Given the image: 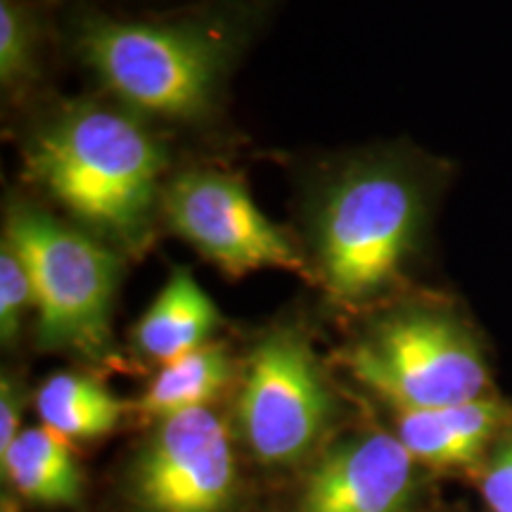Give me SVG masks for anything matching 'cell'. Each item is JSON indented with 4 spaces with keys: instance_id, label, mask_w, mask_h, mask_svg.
I'll use <instances>...</instances> for the list:
<instances>
[{
    "instance_id": "cell-11",
    "label": "cell",
    "mask_w": 512,
    "mask_h": 512,
    "mask_svg": "<svg viewBox=\"0 0 512 512\" xmlns=\"http://www.w3.org/2000/svg\"><path fill=\"white\" fill-rule=\"evenodd\" d=\"M219 325V311L190 271L176 268L150 309L138 320L133 339L152 361L171 363L207 344Z\"/></svg>"
},
{
    "instance_id": "cell-6",
    "label": "cell",
    "mask_w": 512,
    "mask_h": 512,
    "mask_svg": "<svg viewBox=\"0 0 512 512\" xmlns=\"http://www.w3.org/2000/svg\"><path fill=\"white\" fill-rule=\"evenodd\" d=\"M240 427L259 460H302L332 418V396L309 342L294 330H273L256 344L240 394Z\"/></svg>"
},
{
    "instance_id": "cell-5",
    "label": "cell",
    "mask_w": 512,
    "mask_h": 512,
    "mask_svg": "<svg viewBox=\"0 0 512 512\" xmlns=\"http://www.w3.org/2000/svg\"><path fill=\"white\" fill-rule=\"evenodd\" d=\"M422 219V192L401 171L366 169L344 178L318 219L320 266L330 290L356 302L392 283Z\"/></svg>"
},
{
    "instance_id": "cell-3",
    "label": "cell",
    "mask_w": 512,
    "mask_h": 512,
    "mask_svg": "<svg viewBox=\"0 0 512 512\" xmlns=\"http://www.w3.org/2000/svg\"><path fill=\"white\" fill-rule=\"evenodd\" d=\"M349 366L396 411L456 406L491 392L482 337L441 304L403 306L377 320L354 344Z\"/></svg>"
},
{
    "instance_id": "cell-14",
    "label": "cell",
    "mask_w": 512,
    "mask_h": 512,
    "mask_svg": "<svg viewBox=\"0 0 512 512\" xmlns=\"http://www.w3.org/2000/svg\"><path fill=\"white\" fill-rule=\"evenodd\" d=\"M230 380V358L219 344H204L166 363L140 401V411L164 420L169 415L202 408L223 392Z\"/></svg>"
},
{
    "instance_id": "cell-10",
    "label": "cell",
    "mask_w": 512,
    "mask_h": 512,
    "mask_svg": "<svg viewBox=\"0 0 512 512\" xmlns=\"http://www.w3.org/2000/svg\"><path fill=\"white\" fill-rule=\"evenodd\" d=\"M512 427V408L496 396L425 411H399L396 437L408 453L439 472H472Z\"/></svg>"
},
{
    "instance_id": "cell-8",
    "label": "cell",
    "mask_w": 512,
    "mask_h": 512,
    "mask_svg": "<svg viewBox=\"0 0 512 512\" xmlns=\"http://www.w3.org/2000/svg\"><path fill=\"white\" fill-rule=\"evenodd\" d=\"M171 228L230 275L302 268L290 242L261 214L238 178L211 171L178 176L164 192Z\"/></svg>"
},
{
    "instance_id": "cell-12",
    "label": "cell",
    "mask_w": 512,
    "mask_h": 512,
    "mask_svg": "<svg viewBox=\"0 0 512 512\" xmlns=\"http://www.w3.org/2000/svg\"><path fill=\"white\" fill-rule=\"evenodd\" d=\"M3 458V470L19 494L48 505L76 503L81 477L69 439L50 427L19 432Z\"/></svg>"
},
{
    "instance_id": "cell-1",
    "label": "cell",
    "mask_w": 512,
    "mask_h": 512,
    "mask_svg": "<svg viewBox=\"0 0 512 512\" xmlns=\"http://www.w3.org/2000/svg\"><path fill=\"white\" fill-rule=\"evenodd\" d=\"M29 164L88 226L128 245L145 238L162 155L133 119L98 107L76 110L36 138Z\"/></svg>"
},
{
    "instance_id": "cell-9",
    "label": "cell",
    "mask_w": 512,
    "mask_h": 512,
    "mask_svg": "<svg viewBox=\"0 0 512 512\" xmlns=\"http://www.w3.org/2000/svg\"><path fill=\"white\" fill-rule=\"evenodd\" d=\"M418 465L396 434H363L318 465L306 512H411L420 491Z\"/></svg>"
},
{
    "instance_id": "cell-19",
    "label": "cell",
    "mask_w": 512,
    "mask_h": 512,
    "mask_svg": "<svg viewBox=\"0 0 512 512\" xmlns=\"http://www.w3.org/2000/svg\"><path fill=\"white\" fill-rule=\"evenodd\" d=\"M3 512H17V508L10 501H3Z\"/></svg>"
},
{
    "instance_id": "cell-17",
    "label": "cell",
    "mask_w": 512,
    "mask_h": 512,
    "mask_svg": "<svg viewBox=\"0 0 512 512\" xmlns=\"http://www.w3.org/2000/svg\"><path fill=\"white\" fill-rule=\"evenodd\" d=\"M475 482L486 512H512V427L477 467Z\"/></svg>"
},
{
    "instance_id": "cell-15",
    "label": "cell",
    "mask_w": 512,
    "mask_h": 512,
    "mask_svg": "<svg viewBox=\"0 0 512 512\" xmlns=\"http://www.w3.org/2000/svg\"><path fill=\"white\" fill-rule=\"evenodd\" d=\"M36 22L24 0H0V76L17 81L31 67Z\"/></svg>"
},
{
    "instance_id": "cell-7",
    "label": "cell",
    "mask_w": 512,
    "mask_h": 512,
    "mask_svg": "<svg viewBox=\"0 0 512 512\" xmlns=\"http://www.w3.org/2000/svg\"><path fill=\"white\" fill-rule=\"evenodd\" d=\"M140 512H230L238 467L228 430L207 406L159 420L133 465Z\"/></svg>"
},
{
    "instance_id": "cell-16",
    "label": "cell",
    "mask_w": 512,
    "mask_h": 512,
    "mask_svg": "<svg viewBox=\"0 0 512 512\" xmlns=\"http://www.w3.org/2000/svg\"><path fill=\"white\" fill-rule=\"evenodd\" d=\"M31 304H34V290H31L27 266L3 240V249H0V335H3V342H12L17 337L24 311Z\"/></svg>"
},
{
    "instance_id": "cell-13",
    "label": "cell",
    "mask_w": 512,
    "mask_h": 512,
    "mask_svg": "<svg viewBox=\"0 0 512 512\" xmlns=\"http://www.w3.org/2000/svg\"><path fill=\"white\" fill-rule=\"evenodd\" d=\"M43 425L67 439H98L119 425L126 406L105 384L86 375L57 373L36 394Z\"/></svg>"
},
{
    "instance_id": "cell-18",
    "label": "cell",
    "mask_w": 512,
    "mask_h": 512,
    "mask_svg": "<svg viewBox=\"0 0 512 512\" xmlns=\"http://www.w3.org/2000/svg\"><path fill=\"white\" fill-rule=\"evenodd\" d=\"M19 394L8 377H3L0 387V456L8 453V448L19 437Z\"/></svg>"
},
{
    "instance_id": "cell-2",
    "label": "cell",
    "mask_w": 512,
    "mask_h": 512,
    "mask_svg": "<svg viewBox=\"0 0 512 512\" xmlns=\"http://www.w3.org/2000/svg\"><path fill=\"white\" fill-rule=\"evenodd\" d=\"M226 24L133 22L88 8L76 22V46L121 100L145 112L190 117L207 107L221 67Z\"/></svg>"
},
{
    "instance_id": "cell-4",
    "label": "cell",
    "mask_w": 512,
    "mask_h": 512,
    "mask_svg": "<svg viewBox=\"0 0 512 512\" xmlns=\"http://www.w3.org/2000/svg\"><path fill=\"white\" fill-rule=\"evenodd\" d=\"M5 242L29 271L41 347L107 354L117 259L79 230L29 207L10 211Z\"/></svg>"
}]
</instances>
